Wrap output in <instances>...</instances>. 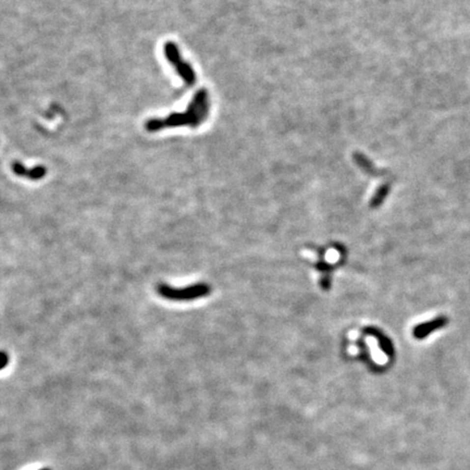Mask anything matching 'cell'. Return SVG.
<instances>
[{"mask_svg":"<svg viewBox=\"0 0 470 470\" xmlns=\"http://www.w3.org/2000/svg\"><path fill=\"white\" fill-rule=\"evenodd\" d=\"M210 108V96L208 92L205 88L199 89L183 112H173L166 115V118L150 119L145 123V129L148 132H159L164 129L180 128V126L198 128L208 119Z\"/></svg>","mask_w":470,"mask_h":470,"instance_id":"cell-1","label":"cell"},{"mask_svg":"<svg viewBox=\"0 0 470 470\" xmlns=\"http://www.w3.org/2000/svg\"><path fill=\"white\" fill-rule=\"evenodd\" d=\"M158 295L172 302H190L208 296L211 293V286L207 283H196L184 287H173L165 283L156 286Z\"/></svg>","mask_w":470,"mask_h":470,"instance_id":"cell-2","label":"cell"},{"mask_svg":"<svg viewBox=\"0 0 470 470\" xmlns=\"http://www.w3.org/2000/svg\"><path fill=\"white\" fill-rule=\"evenodd\" d=\"M164 54L169 63L174 68L175 72L184 81V83L189 86H193L196 83V73L192 65L182 58L180 49L176 46V44L173 42H166L164 45Z\"/></svg>","mask_w":470,"mask_h":470,"instance_id":"cell-3","label":"cell"},{"mask_svg":"<svg viewBox=\"0 0 470 470\" xmlns=\"http://www.w3.org/2000/svg\"><path fill=\"white\" fill-rule=\"evenodd\" d=\"M447 323L448 318L446 316H439L430 321L423 322L421 325L416 326L414 328L413 334L416 338H418V340H422V338L430 335L432 332L446 327Z\"/></svg>","mask_w":470,"mask_h":470,"instance_id":"cell-4","label":"cell"},{"mask_svg":"<svg viewBox=\"0 0 470 470\" xmlns=\"http://www.w3.org/2000/svg\"><path fill=\"white\" fill-rule=\"evenodd\" d=\"M11 169L14 174L32 181H38L43 179L47 173V169L43 166H35V168H27V166L20 163V161H14L11 166Z\"/></svg>","mask_w":470,"mask_h":470,"instance_id":"cell-5","label":"cell"},{"mask_svg":"<svg viewBox=\"0 0 470 470\" xmlns=\"http://www.w3.org/2000/svg\"><path fill=\"white\" fill-rule=\"evenodd\" d=\"M366 332L368 333V334L373 335V336H376L378 338V342H379V344H380L381 350L384 353H386L387 356H393V354H394L393 344L391 343V341L383 334V333H381L380 331L377 330V329H373V328H368Z\"/></svg>","mask_w":470,"mask_h":470,"instance_id":"cell-6","label":"cell"},{"mask_svg":"<svg viewBox=\"0 0 470 470\" xmlns=\"http://www.w3.org/2000/svg\"><path fill=\"white\" fill-rule=\"evenodd\" d=\"M388 191H390V189H388V185H383L378 190L377 194L373 196V198H372L371 203H370V206L372 207V208H377V207H379L383 203L384 199H386L387 193H388Z\"/></svg>","mask_w":470,"mask_h":470,"instance_id":"cell-7","label":"cell"},{"mask_svg":"<svg viewBox=\"0 0 470 470\" xmlns=\"http://www.w3.org/2000/svg\"><path fill=\"white\" fill-rule=\"evenodd\" d=\"M330 286H331V279H330V276L326 275V276H322V279H321V287L323 290H326L328 291L330 289Z\"/></svg>","mask_w":470,"mask_h":470,"instance_id":"cell-8","label":"cell"},{"mask_svg":"<svg viewBox=\"0 0 470 470\" xmlns=\"http://www.w3.org/2000/svg\"><path fill=\"white\" fill-rule=\"evenodd\" d=\"M2 355H3V361H2V368H4L7 366V360L9 359V357L6 355V353H2Z\"/></svg>","mask_w":470,"mask_h":470,"instance_id":"cell-9","label":"cell"},{"mask_svg":"<svg viewBox=\"0 0 470 470\" xmlns=\"http://www.w3.org/2000/svg\"><path fill=\"white\" fill-rule=\"evenodd\" d=\"M40 470H50V469H48V468H44V469H40Z\"/></svg>","mask_w":470,"mask_h":470,"instance_id":"cell-10","label":"cell"}]
</instances>
